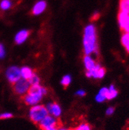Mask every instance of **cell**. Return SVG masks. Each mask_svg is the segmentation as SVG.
I'll return each instance as SVG.
<instances>
[{"label":"cell","instance_id":"7","mask_svg":"<svg viewBox=\"0 0 129 130\" xmlns=\"http://www.w3.org/2000/svg\"><path fill=\"white\" fill-rule=\"evenodd\" d=\"M46 109L48 110V113L50 114V115L55 117V118H60L62 113V110L59 104L57 103H49L46 106Z\"/></svg>","mask_w":129,"mask_h":130},{"label":"cell","instance_id":"16","mask_svg":"<svg viewBox=\"0 0 129 130\" xmlns=\"http://www.w3.org/2000/svg\"><path fill=\"white\" fill-rule=\"evenodd\" d=\"M121 42L123 44V45L126 48L127 51L129 53V33L125 32L121 38Z\"/></svg>","mask_w":129,"mask_h":130},{"label":"cell","instance_id":"22","mask_svg":"<svg viewBox=\"0 0 129 130\" xmlns=\"http://www.w3.org/2000/svg\"><path fill=\"white\" fill-rule=\"evenodd\" d=\"M12 117H13V114L9 113V112L0 114V119H7V118H10Z\"/></svg>","mask_w":129,"mask_h":130},{"label":"cell","instance_id":"19","mask_svg":"<svg viewBox=\"0 0 129 130\" xmlns=\"http://www.w3.org/2000/svg\"><path fill=\"white\" fill-rule=\"evenodd\" d=\"M0 6H1V8L4 10H8V9L10 8L11 6V3L10 0H3L1 4H0Z\"/></svg>","mask_w":129,"mask_h":130},{"label":"cell","instance_id":"17","mask_svg":"<svg viewBox=\"0 0 129 130\" xmlns=\"http://www.w3.org/2000/svg\"><path fill=\"white\" fill-rule=\"evenodd\" d=\"M29 83L31 84V86H35V85H39L40 83V78L39 77L36 75V74H33V75L31 77V78L28 80Z\"/></svg>","mask_w":129,"mask_h":130},{"label":"cell","instance_id":"20","mask_svg":"<svg viewBox=\"0 0 129 130\" xmlns=\"http://www.w3.org/2000/svg\"><path fill=\"white\" fill-rule=\"evenodd\" d=\"M75 130H91V126L87 123H82L78 125Z\"/></svg>","mask_w":129,"mask_h":130},{"label":"cell","instance_id":"5","mask_svg":"<svg viewBox=\"0 0 129 130\" xmlns=\"http://www.w3.org/2000/svg\"><path fill=\"white\" fill-rule=\"evenodd\" d=\"M6 76L11 84H14L16 82L21 78V69L16 66L10 67L6 72Z\"/></svg>","mask_w":129,"mask_h":130},{"label":"cell","instance_id":"28","mask_svg":"<svg viewBox=\"0 0 129 130\" xmlns=\"http://www.w3.org/2000/svg\"><path fill=\"white\" fill-rule=\"evenodd\" d=\"M99 18V13H95L94 15L93 16V17H91V20H96Z\"/></svg>","mask_w":129,"mask_h":130},{"label":"cell","instance_id":"1","mask_svg":"<svg viewBox=\"0 0 129 130\" xmlns=\"http://www.w3.org/2000/svg\"><path fill=\"white\" fill-rule=\"evenodd\" d=\"M84 50L86 55H89L97 51V42H96V31L94 25H88L84 33Z\"/></svg>","mask_w":129,"mask_h":130},{"label":"cell","instance_id":"12","mask_svg":"<svg viewBox=\"0 0 129 130\" xmlns=\"http://www.w3.org/2000/svg\"><path fill=\"white\" fill-rule=\"evenodd\" d=\"M128 17H129V13H127L123 11H120V13L118 14V23H119V25L121 27V29H123V27H124V25L128 19Z\"/></svg>","mask_w":129,"mask_h":130},{"label":"cell","instance_id":"29","mask_svg":"<svg viewBox=\"0 0 129 130\" xmlns=\"http://www.w3.org/2000/svg\"><path fill=\"white\" fill-rule=\"evenodd\" d=\"M57 130H68V129H67L65 128H61V127H60V128H57Z\"/></svg>","mask_w":129,"mask_h":130},{"label":"cell","instance_id":"27","mask_svg":"<svg viewBox=\"0 0 129 130\" xmlns=\"http://www.w3.org/2000/svg\"><path fill=\"white\" fill-rule=\"evenodd\" d=\"M122 30H124L127 33H129V17H128V19H127V22H126V24H125V25L123 27Z\"/></svg>","mask_w":129,"mask_h":130},{"label":"cell","instance_id":"18","mask_svg":"<svg viewBox=\"0 0 129 130\" xmlns=\"http://www.w3.org/2000/svg\"><path fill=\"white\" fill-rule=\"evenodd\" d=\"M71 82V77L70 75H64L63 78H62V80H61V84L64 87H67L68 86Z\"/></svg>","mask_w":129,"mask_h":130},{"label":"cell","instance_id":"23","mask_svg":"<svg viewBox=\"0 0 129 130\" xmlns=\"http://www.w3.org/2000/svg\"><path fill=\"white\" fill-rule=\"evenodd\" d=\"M105 100H106V97L104 96H103L102 94H100L99 92L96 96V100L98 102V103H102V102H103Z\"/></svg>","mask_w":129,"mask_h":130},{"label":"cell","instance_id":"24","mask_svg":"<svg viewBox=\"0 0 129 130\" xmlns=\"http://www.w3.org/2000/svg\"><path fill=\"white\" fill-rule=\"evenodd\" d=\"M5 57V49L4 46L0 43V59H3Z\"/></svg>","mask_w":129,"mask_h":130},{"label":"cell","instance_id":"25","mask_svg":"<svg viewBox=\"0 0 129 130\" xmlns=\"http://www.w3.org/2000/svg\"><path fill=\"white\" fill-rule=\"evenodd\" d=\"M114 110H115V109H114L113 107H108V108L106 109V115H111L114 114Z\"/></svg>","mask_w":129,"mask_h":130},{"label":"cell","instance_id":"2","mask_svg":"<svg viewBox=\"0 0 129 130\" xmlns=\"http://www.w3.org/2000/svg\"><path fill=\"white\" fill-rule=\"evenodd\" d=\"M49 115L46 107L42 104H36L31 107L29 111L30 119L34 123H39L41 121Z\"/></svg>","mask_w":129,"mask_h":130},{"label":"cell","instance_id":"21","mask_svg":"<svg viewBox=\"0 0 129 130\" xmlns=\"http://www.w3.org/2000/svg\"><path fill=\"white\" fill-rule=\"evenodd\" d=\"M106 71L103 68H100L96 73V78H103L105 75Z\"/></svg>","mask_w":129,"mask_h":130},{"label":"cell","instance_id":"6","mask_svg":"<svg viewBox=\"0 0 129 130\" xmlns=\"http://www.w3.org/2000/svg\"><path fill=\"white\" fill-rule=\"evenodd\" d=\"M47 92L48 91L46 88H45L40 85H35V86H31V87L28 89V92L27 93L42 100L43 96L46 94Z\"/></svg>","mask_w":129,"mask_h":130},{"label":"cell","instance_id":"15","mask_svg":"<svg viewBox=\"0 0 129 130\" xmlns=\"http://www.w3.org/2000/svg\"><path fill=\"white\" fill-rule=\"evenodd\" d=\"M120 10H121V11L129 13V0H121Z\"/></svg>","mask_w":129,"mask_h":130},{"label":"cell","instance_id":"13","mask_svg":"<svg viewBox=\"0 0 129 130\" xmlns=\"http://www.w3.org/2000/svg\"><path fill=\"white\" fill-rule=\"evenodd\" d=\"M21 78H24L26 80H29L31 77L33 75V71L28 68V67H23L21 69Z\"/></svg>","mask_w":129,"mask_h":130},{"label":"cell","instance_id":"4","mask_svg":"<svg viewBox=\"0 0 129 130\" xmlns=\"http://www.w3.org/2000/svg\"><path fill=\"white\" fill-rule=\"evenodd\" d=\"M39 124V127L42 130L48 128H51V127L59 128L60 126V123L57 120V118L49 115L47 116H45Z\"/></svg>","mask_w":129,"mask_h":130},{"label":"cell","instance_id":"8","mask_svg":"<svg viewBox=\"0 0 129 130\" xmlns=\"http://www.w3.org/2000/svg\"><path fill=\"white\" fill-rule=\"evenodd\" d=\"M45 8H46V3L43 1V0L42 1H39L34 6L31 13L34 15H39L45 10Z\"/></svg>","mask_w":129,"mask_h":130},{"label":"cell","instance_id":"10","mask_svg":"<svg viewBox=\"0 0 129 130\" xmlns=\"http://www.w3.org/2000/svg\"><path fill=\"white\" fill-rule=\"evenodd\" d=\"M23 98H24V103L26 104H27V105H31V106H34V105L38 104L41 101V100L36 98V97H34L33 96H31V95L27 94V93H26Z\"/></svg>","mask_w":129,"mask_h":130},{"label":"cell","instance_id":"14","mask_svg":"<svg viewBox=\"0 0 129 130\" xmlns=\"http://www.w3.org/2000/svg\"><path fill=\"white\" fill-rule=\"evenodd\" d=\"M117 94H118L117 90L115 89L114 85H111L109 86V88L108 89V92L106 94V98L107 100H113L114 98H115L117 96Z\"/></svg>","mask_w":129,"mask_h":130},{"label":"cell","instance_id":"9","mask_svg":"<svg viewBox=\"0 0 129 130\" xmlns=\"http://www.w3.org/2000/svg\"><path fill=\"white\" fill-rule=\"evenodd\" d=\"M30 32L27 30H22L19 33H17L16 37H15V42L16 44H21L23 43L24 41H26V39H27V37L29 36Z\"/></svg>","mask_w":129,"mask_h":130},{"label":"cell","instance_id":"3","mask_svg":"<svg viewBox=\"0 0 129 130\" xmlns=\"http://www.w3.org/2000/svg\"><path fill=\"white\" fill-rule=\"evenodd\" d=\"M31 87V84L29 83L28 80H26L24 78H21L17 82H16L14 84H13V89L16 94L24 96L27 92H28L29 88Z\"/></svg>","mask_w":129,"mask_h":130},{"label":"cell","instance_id":"26","mask_svg":"<svg viewBox=\"0 0 129 130\" xmlns=\"http://www.w3.org/2000/svg\"><path fill=\"white\" fill-rule=\"evenodd\" d=\"M85 94H86L85 91V90H83V89L78 90V91L76 92V93H75V95H77V96H85Z\"/></svg>","mask_w":129,"mask_h":130},{"label":"cell","instance_id":"11","mask_svg":"<svg viewBox=\"0 0 129 130\" xmlns=\"http://www.w3.org/2000/svg\"><path fill=\"white\" fill-rule=\"evenodd\" d=\"M84 63H85V67L87 69V71H91L93 70L95 66L96 65V62L93 60V59L91 57H89L88 55H86L85 58H84Z\"/></svg>","mask_w":129,"mask_h":130}]
</instances>
